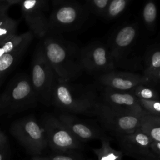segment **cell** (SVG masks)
Wrapping results in <instances>:
<instances>
[{
    "mask_svg": "<svg viewBox=\"0 0 160 160\" xmlns=\"http://www.w3.org/2000/svg\"><path fill=\"white\" fill-rule=\"evenodd\" d=\"M41 45L58 82H70L84 71L81 49L76 44L49 33L43 38Z\"/></svg>",
    "mask_w": 160,
    "mask_h": 160,
    "instance_id": "cell-1",
    "label": "cell"
},
{
    "mask_svg": "<svg viewBox=\"0 0 160 160\" xmlns=\"http://www.w3.org/2000/svg\"><path fill=\"white\" fill-rule=\"evenodd\" d=\"M99 101L93 89L81 85L56 81L52 89V104L65 112L95 116V108Z\"/></svg>",
    "mask_w": 160,
    "mask_h": 160,
    "instance_id": "cell-2",
    "label": "cell"
},
{
    "mask_svg": "<svg viewBox=\"0 0 160 160\" xmlns=\"http://www.w3.org/2000/svg\"><path fill=\"white\" fill-rule=\"evenodd\" d=\"M38 101L30 78L18 75L0 95V116L22 112L35 106Z\"/></svg>",
    "mask_w": 160,
    "mask_h": 160,
    "instance_id": "cell-3",
    "label": "cell"
},
{
    "mask_svg": "<svg viewBox=\"0 0 160 160\" xmlns=\"http://www.w3.org/2000/svg\"><path fill=\"white\" fill-rule=\"evenodd\" d=\"M49 16V33L55 34L79 29L89 14L83 4L68 0H54Z\"/></svg>",
    "mask_w": 160,
    "mask_h": 160,
    "instance_id": "cell-4",
    "label": "cell"
},
{
    "mask_svg": "<svg viewBox=\"0 0 160 160\" xmlns=\"http://www.w3.org/2000/svg\"><path fill=\"white\" fill-rule=\"evenodd\" d=\"M30 79L38 100L46 106L52 104V92L56 79L41 44L33 55Z\"/></svg>",
    "mask_w": 160,
    "mask_h": 160,
    "instance_id": "cell-5",
    "label": "cell"
},
{
    "mask_svg": "<svg viewBox=\"0 0 160 160\" xmlns=\"http://www.w3.org/2000/svg\"><path fill=\"white\" fill-rule=\"evenodd\" d=\"M95 116L102 125L118 138L140 128L141 115L113 108L100 100L95 108Z\"/></svg>",
    "mask_w": 160,
    "mask_h": 160,
    "instance_id": "cell-6",
    "label": "cell"
},
{
    "mask_svg": "<svg viewBox=\"0 0 160 160\" xmlns=\"http://www.w3.org/2000/svg\"><path fill=\"white\" fill-rule=\"evenodd\" d=\"M10 132L32 154H40L48 145L44 130L34 116L14 121L11 125Z\"/></svg>",
    "mask_w": 160,
    "mask_h": 160,
    "instance_id": "cell-7",
    "label": "cell"
},
{
    "mask_svg": "<svg viewBox=\"0 0 160 160\" xmlns=\"http://www.w3.org/2000/svg\"><path fill=\"white\" fill-rule=\"evenodd\" d=\"M41 125L44 130L48 145L58 152H71L82 148V143L69 130L52 114H44Z\"/></svg>",
    "mask_w": 160,
    "mask_h": 160,
    "instance_id": "cell-8",
    "label": "cell"
},
{
    "mask_svg": "<svg viewBox=\"0 0 160 160\" xmlns=\"http://www.w3.org/2000/svg\"><path fill=\"white\" fill-rule=\"evenodd\" d=\"M84 71L98 77L116 69V65L108 45L95 41L81 49Z\"/></svg>",
    "mask_w": 160,
    "mask_h": 160,
    "instance_id": "cell-9",
    "label": "cell"
},
{
    "mask_svg": "<svg viewBox=\"0 0 160 160\" xmlns=\"http://www.w3.org/2000/svg\"><path fill=\"white\" fill-rule=\"evenodd\" d=\"M21 6L22 16L30 28L33 36L44 38L49 34V16L47 12L49 6L46 0L22 1Z\"/></svg>",
    "mask_w": 160,
    "mask_h": 160,
    "instance_id": "cell-10",
    "label": "cell"
},
{
    "mask_svg": "<svg viewBox=\"0 0 160 160\" xmlns=\"http://www.w3.org/2000/svg\"><path fill=\"white\" fill-rule=\"evenodd\" d=\"M138 34V25L131 23L121 26L111 35L108 46L116 66L129 53Z\"/></svg>",
    "mask_w": 160,
    "mask_h": 160,
    "instance_id": "cell-11",
    "label": "cell"
},
{
    "mask_svg": "<svg viewBox=\"0 0 160 160\" xmlns=\"http://www.w3.org/2000/svg\"><path fill=\"white\" fill-rule=\"evenodd\" d=\"M98 81L104 88L128 92H132L139 84H152L143 74L116 70L99 76Z\"/></svg>",
    "mask_w": 160,
    "mask_h": 160,
    "instance_id": "cell-12",
    "label": "cell"
},
{
    "mask_svg": "<svg viewBox=\"0 0 160 160\" xmlns=\"http://www.w3.org/2000/svg\"><path fill=\"white\" fill-rule=\"evenodd\" d=\"M58 118L80 142L101 139L104 135L101 129L87 121L80 119L74 114L62 112Z\"/></svg>",
    "mask_w": 160,
    "mask_h": 160,
    "instance_id": "cell-13",
    "label": "cell"
},
{
    "mask_svg": "<svg viewBox=\"0 0 160 160\" xmlns=\"http://www.w3.org/2000/svg\"><path fill=\"white\" fill-rule=\"evenodd\" d=\"M101 99V102L113 108L141 116L146 114L138 99L132 92L117 91L104 88Z\"/></svg>",
    "mask_w": 160,
    "mask_h": 160,
    "instance_id": "cell-14",
    "label": "cell"
},
{
    "mask_svg": "<svg viewBox=\"0 0 160 160\" xmlns=\"http://www.w3.org/2000/svg\"><path fill=\"white\" fill-rule=\"evenodd\" d=\"M122 152L138 160L151 153V139L139 128L135 131L119 138Z\"/></svg>",
    "mask_w": 160,
    "mask_h": 160,
    "instance_id": "cell-15",
    "label": "cell"
},
{
    "mask_svg": "<svg viewBox=\"0 0 160 160\" xmlns=\"http://www.w3.org/2000/svg\"><path fill=\"white\" fill-rule=\"evenodd\" d=\"M32 33L29 31L22 34H16L0 46V57L4 54L28 48L33 38Z\"/></svg>",
    "mask_w": 160,
    "mask_h": 160,
    "instance_id": "cell-16",
    "label": "cell"
},
{
    "mask_svg": "<svg viewBox=\"0 0 160 160\" xmlns=\"http://www.w3.org/2000/svg\"><path fill=\"white\" fill-rule=\"evenodd\" d=\"M140 128L152 141L160 142V118L144 114L141 118Z\"/></svg>",
    "mask_w": 160,
    "mask_h": 160,
    "instance_id": "cell-17",
    "label": "cell"
},
{
    "mask_svg": "<svg viewBox=\"0 0 160 160\" xmlns=\"http://www.w3.org/2000/svg\"><path fill=\"white\" fill-rule=\"evenodd\" d=\"M159 69L160 45H156L153 46L146 56L144 61V70L142 74L151 80L152 76Z\"/></svg>",
    "mask_w": 160,
    "mask_h": 160,
    "instance_id": "cell-18",
    "label": "cell"
},
{
    "mask_svg": "<svg viewBox=\"0 0 160 160\" xmlns=\"http://www.w3.org/2000/svg\"><path fill=\"white\" fill-rule=\"evenodd\" d=\"M18 21L8 16V13L0 16V46L16 35Z\"/></svg>",
    "mask_w": 160,
    "mask_h": 160,
    "instance_id": "cell-19",
    "label": "cell"
},
{
    "mask_svg": "<svg viewBox=\"0 0 160 160\" xmlns=\"http://www.w3.org/2000/svg\"><path fill=\"white\" fill-rule=\"evenodd\" d=\"M101 145L99 148L94 149V152L98 156V160H122V152L118 151L110 145L109 139L104 136L101 139Z\"/></svg>",
    "mask_w": 160,
    "mask_h": 160,
    "instance_id": "cell-20",
    "label": "cell"
},
{
    "mask_svg": "<svg viewBox=\"0 0 160 160\" xmlns=\"http://www.w3.org/2000/svg\"><path fill=\"white\" fill-rule=\"evenodd\" d=\"M25 51L26 49L19 50L4 54L0 57V83L2 78L16 64Z\"/></svg>",
    "mask_w": 160,
    "mask_h": 160,
    "instance_id": "cell-21",
    "label": "cell"
},
{
    "mask_svg": "<svg viewBox=\"0 0 160 160\" xmlns=\"http://www.w3.org/2000/svg\"><path fill=\"white\" fill-rule=\"evenodd\" d=\"M129 2V0H110L102 18L106 20L118 18L124 12Z\"/></svg>",
    "mask_w": 160,
    "mask_h": 160,
    "instance_id": "cell-22",
    "label": "cell"
},
{
    "mask_svg": "<svg viewBox=\"0 0 160 160\" xmlns=\"http://www.w3.org/2000/svg\"><path fill=\"white\" fill-rule=\"evenodd\" d=\"M142 18L147 29L152 30L156 26L158 18L157 6L153 1L146 2L142 8Z\"/></svg>",
    "mask_w": 160,
    "mask_h": 160,
    "instance_id": "cell-23",
    "label": "cell"
},
{
    "mask_svg": "<svg viewBox=\"0 0 160 160\" xmlns=\"http://www.w3.org/2000/svg\"><path fill=\"white\" fill-rule=\"evenodd\" d=\"M152 84H141L138 86L132 91V94L138 99L141 100H158L160 99V94Z\"/></svg>",
    "mask_w": 160,
    "mask_h": 160,
    "instance_id": "cell-24",
    "label": "cell"
},
{
    "mask_svg": "<svg viewBox=\"0 0 160 160\" xmlns=\"http://www.w3.org/2000/svg\"><path fill=\"white\" fill-rule=\"evenodd\" d=\"M110 0H89L83 4L88 14L103 17Z\"/></svg>",
    "mask_w": 160,
    "mask_h": 160,
    "instance_id": "cell-25",
    "label": "cell"
},
{
    "mask_svg": "<svg viewBox=\"0 0 160 160\" xmlns=\"http://www.w3.org/2000/svg\"><path fill=\"white\" fill-rule=\"evenodd\" d=\"M138 100L141 108L146 114L160 118V99L151 101Z\"/></svg>",
    "mask_w": 160,
    "mask_h": 160,
    "instance_id": "cell-26",
    "label": "cell"
},
{
    "mask_svg": "<svg viewBox=\"0 0 160 160\" xmlns=\"http://www.w3.org/2000/svg\"><path fill=\"white\" fill-rule=\"evenodd\" d=\"M74 152H59L51 155L48 158L49 160H79V157Z\"/></svg>",
    "mask_w": 160,
    "mask_h": 160,
    "instance_id": "cell-27",
    "label": "cell"
},
{
    "mask_svg": "<svg viewBox=\"0 0 160 160\" xmlns=\"http://www.w3.org/2000/svg\"><path fill=\"white\" fill-rule=\"evenodd\" d=\"M21 1V0H0V9L8 11L11 6L20 4Z\"/></svg>",
    "mask_w": 160,
    "mask_h": 160,
    "instance_id": "cell-28",
    "label": "cell"
},
{
    "mask_svg": "<svg viewBox=\"0 0 160 160\" xmlns=\"http://www.w3.org/2000/svg\"><path fill=\"white\" fill-rule=\"evenodd\" d=\"M150 148H151V151L153 153L160 156V142L159 141H152Z\"/></svg>",
    "mask_w": 160,
    "mask_h": 160,
    "instance_id": "cell-29",
    "label": "cell"
},
{
    "mask_svg": "<svg viewBox=\"0 0 160 160\" xmlns=\"http://www.w3.org/2000/svg\"><path fill=\"white\" fill-rule=\"evenodd\" d=\"M151 81L153 84H160V69L154 73V74L151 78Z\"/></svg>",
    "mask_w": 160,
    "mask_h": 160,
    "instance_id": "cell-30",
    "label": "cell"
},
{
    "mask_svg": "<svg viewBox=\"0 0 160 160\" xmlns=\"http://www.w3.org/2000/svg\"><path fill=\"white\" fill-rule=\"evenodd\" d=\"M7 144V138L2 131L0 130V149Z\"/></svg>",
    "mask_w": 160,
    "mask_h": 160,
    "instance_id": "cell-31",
    "label": "cell"
},
{
    "mask_svg": "<svg viewBox=\"0 0 160 160\" xmlns=\"http://www.w3.org/2000/svg\"><path fill=\"white\" fill-rule=\"evenodd\" d=\"M140 160H160V156L157 155L152 152L148 156L141 159Z\"/></svg>",
    "mask_w": 160,
    "mask_h": 160,
    "instance_id": "cell-32",
    "label": "cell"
},
{
    "mask_svg": "<svg viewBox=\"0 0 160 160\" xmlns=\"http://www.w3.org/2000/svg\"><path fill=\"white\" fill-rule=\"evenodd\" d=\"M7 152V146L0 149V160H4Z\"/></svg>",
    "mask_w": 160,
    "mask_h": 160,
    "instance_id": "cell-33",
    "label": "cell"
},
{
    "mask_svg": "<svg viewBox=\"0 0 160 160\" xmlns=\"http://www.w3.org/2000/svg\"><path fill=\"white\" fill-rule=\"evenodd\" d=\"M31 160H49V159L48 157L45 158V157H41L38 156H34L31 158Z\"/></svg>",
    "mask_w": 160,
    "mask_h": 160,
    "instance_id": "cell-34",
    "label": "cell"
},
{
    "mask_svg": "<svg viewBox=\"0 0 160 160\" xmlns=\"http://www.w3.org/2000/svg\"><path fill=\"white\" fill-rule=\"evenodd\" d=\"M7 12H8V11H4V10H3V9H0V16H1L2 14H4L7 13Z\"/></svg>",
    "mask_w": 160,
    "mask_h": 160,
    "instance_id": "cell-35",
    "label": "cell"
}]
</instances>
